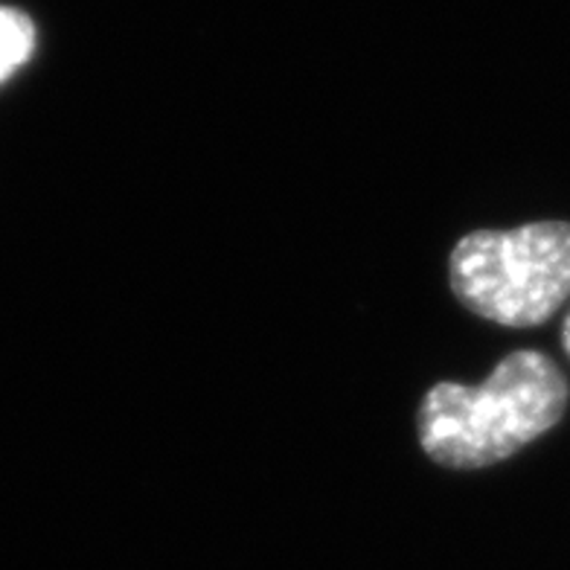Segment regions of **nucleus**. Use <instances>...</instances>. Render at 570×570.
Returning <instances> with one entry per match:
<instances>
[{"label": "nucleus", "instance_id": "obj_3", "mask_svg": "<svg viewBox=\"0 0 570 570\" xmlns=\"http://www.w3.org/2000/svg\"><path fill=\"white\" fill-rule=\"evenodd\" d=\"M36 47V27L23 12L0 7V85L27 65Z\"/></svg>", "mask_w": 570, "mask_h": 570}, {"label": "nucleus", "instance_id": "obj_1", "mask_svg": "<svg viewBox=\"0 0 570 570\" xmlns=\"http://www.w3.org/2000/svg\"><path fill=\"white\" fill-rule=\"evenodd\" d=\"M568 384L544 353L521 350L478 387L443 382L422 399L420 443L449 469L501 463L562 420Z\"/></svg>", "mask_w": 570, "mask_h": 570}, {"label": "nucleus", "instance_id": "obj_2", "mask_svg": "<svg viewBox=\"0 0 570 570\" xmlns=\"http://www.w3.org/2000/svg\"><path fill=\"white\" fill-rule=\"evenodd\" d=\"M451 288L469 312L501 326H539L570 297V222L478 230L451 254Z\"/></svg>", "mask_w": 570, "mask_h": 570}, {"label": "nucleus", "instance_id": "obj_4", "mask_svg": "<svg viewBox=\"0 0 570 570\" xmlns=\"http://www.w3.org/2000/svg\"><path fill=\"white\" fill-rule=\"evenodd\" d=\"M562 344H564V350H568V355H570V315H568V321H564V332H562Z\"/></svg>", "mask_w": 570, "mask_h": 570}]
</instances>
